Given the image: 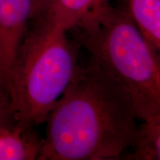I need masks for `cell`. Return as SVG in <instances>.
<instances>
[{"label":"cell","mask_w":160,"mask_h":160,"mask_svg":"<svg viewBox=\"0 0 160 160\" xmlns=\"http://www.w3.org/2000/svg\"><path fill=\"white\" fill-rule=\"evenodd\" d=\"M42 139L33 128L0 124V160L37 159Z\"/></svg>","instance_id":"8992f818"},{"label":"cell","mask_w":160,"mask_h":160,"mask_svg":"<svg viewBox=\"0 0 160 160\" xmlns=\"http://www.w3.org/2000/svg\"><path fill=\"white\" fill-rule=\"evenodd\" d=\"M0 124L3 125L15 124L11 115L8 97L1 86H0Z\"/></svg>","instance_id":"9c48e42d"},{"label":"cell","mask_w":160,"mask_h":160,"mask_svg":"<svg viewBox=\"0 0 160 160\" xmlns=\"http://www.w3.org/2000/svg\"><path fill=\"white\" fill-rule=\"evenodd\" d=\"M128 153H122L119 159H160V117L142 121L138 125L137 136Z\"/></svg>","instance_id":"ba28073f"},{"label":"cell","mask_w":160,"mask_h":160,"mask_svg":"<svg viewBox=\"0 0 160 160\" xmlns=\"http://www.w3.org/2000/svg\"><path fill=\"white\" fill-rule=\"evenodd\" d=\"M137 119L128 93L91 59L50 112L37 159H119L134 142Z\"/></svg>","instance_id":"6da1fadb"},{"label":"cell","mask_w":160,"mask_h":160,"mask_svg":"<svg viewBox=\"0 0 160 160\" xmlns=\"http://www.w3.org/2000/svg\"><path fill=\"white\" fill-rule=\"evenodd\" d=\"M52 0H33L32 19H35L45 14L51 5Z\"/></svg>","instance_id":"30bf717a"},{"label":"cell","mask_w":160,"mask_h":160,"mask_svg":"<svg viewBox=\"0 0 160 160\" xmlns=\"http://www.w3.org/2000/svg\"><path fill=\"white\" fill-rule=\"evenodd\" d=\"M65 29L44 14L31 20L12 70L8 97L14 123L32 128L45 122L79 68Z\"/></svg>","instance_id":"7a4b0ae2"},{"label":"cell","mask_w":160,"mask_h":160,"mask_svg":"<svg viewBox=\"0 0 160 160\" xmlns=\"http://www.w3.org/2000/svg\"><path fill=\"white\" fill-rule=\"evenodd\" d=\"M75 31L80 45L128 93L138 120L160 117V62L123 9L111 6L93 28Z\"/></svg>","instance_id":"3957f363"},{"label":"cell","mask_w":160,"mask_h":160,"mask_svg":"<svg viewBox=\"0 0 160 160\" xmlns=\"http://www.w3.org/2000/svg\"><path fill=\"white\" fill-rule=\"evenodd\" d=\"M110 0H52L45 13L66 31L93 28L111 7Z\"/></svg>","instance_id":"5b68a950"},{"label":"cell","mask_w":160,"mask_h":160,"mask_svg":"<svg viewBox=\"0 0 160 160\" xmlns=\"http://www.w3.org/2000/svg\"><path fill=\"white\" fill-rule=\"evenodd\" d=\"M125 8L148 42L160 49V0H124Z\"/></svg>","instance_id":"52a82bcc"},{"label":"cell","mask_w":160,"mask_h":160,"mask_svg":"<svg viewBox=\"0 0 160 160\" xmlns=\"http://www.w3.org/2000/svg\"><path fill=\"white\" fill-rule=\"evenodd\" d=\"M32 12L33 0H0V86L7 95L12 70Z\"/></svg>","instance_id":"277c9868"}]
</instances>
